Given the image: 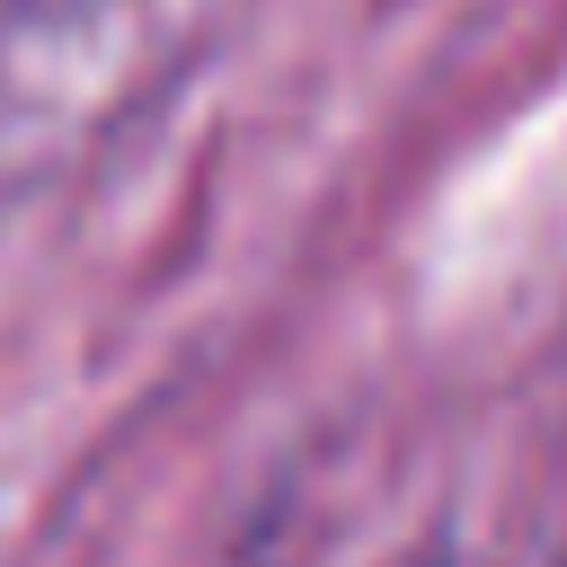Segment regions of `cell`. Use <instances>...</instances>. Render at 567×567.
I'll return each instance as SVG.
<instances>
[{"label":"cell","mask_w":567,"mask_h":567,"mask_svg":"<svg viewBox=\"0 0 567 567\" xmlns=\"http://www.w3.org/2000/svg\"><path fill=\"white\" fill-rule=\"evenodd\" d=\"M27 18H97V9H115V0H18Z\"/></svg>","instance_id":"1"},{"label":"cell","mask_w":567,"mask_h":567,"mask_svg":"<svg viewBox=\"0 0 567 567\" xmlns=\"http://www.w3.org/2000/svg\"><path fill=\"white\" fill-rule=\"evenodd\" d=\"M416 567H514V558H470V549H434V558H416Z\"/></svg>","instance_id":"2"}]
</instances>
